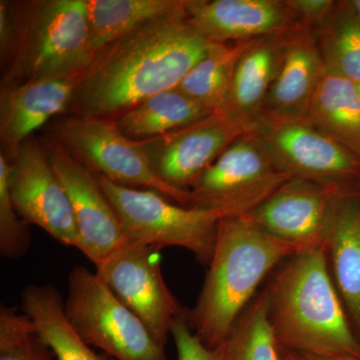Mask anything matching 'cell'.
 <instances>
[{"label": "cell", "mask_w": 360, "mask_h": 360, "mask_svg": "<svg viewBox=\"0 0 360 360\" xmlns=\"http://www.w3.org/2000/svg\"><path fill=\"white\" fill-rule=\"evenodd\" d=\"M186 0L97 52L80 77L70 108L111 118L179 86L210 42L187 20Z\"/></svg>", "instance_id": "6da1fadb"}, {"label": "cell", "mask_w": 360, "mask_h": 360, "mask_svg": "<svg viewBox=\"0 0 360 360\" xmlns=\"http://www.w3.org/2000/svg\"><path fill=\"white\" fill-rule=\"evenodd\" d=\"M328 262L323 248L286 260L265 290L272 328L279 345L297 354L360 356Z\"/></svg>", "instance_id": "7a4b0ae2"}, {"label": "cell", "mask_w": 360, "mask_h": 360, "mask_svg": "<svg viewBox=\"0 0 360 360\" xmlns=\"http://www.w3.org/2000/svg\"><path fill=\"white\" fill-rule=\"evenodd\" d=\"M300 252L248 219H221L202 290L187 321L210 348L226 340L265 276Z\"/></svg>", "instance_id": "3957f363"}, {"label": "cell", "mask_w": 360, "mask_h": 360, "mask_svg": "<svg viewBox=\"0 0 360 360\" xmlns=\"http://www.w3.org/2000/svg\"><path fill=\"white\" fill-rule=\"evenodd\" d=\"M13 35L2 85L82 75L94 58L84 0H40L13 6Z\"/></svg>", "instance_id": "277c9868"}, {"label": "cell", "mask_w": 360, "mask_h": 360, "mask_svg": "<svg viewBox=\"0 0 360 360\" xmlns=\"http://www.w3.org/2000/svg\"><path fill=\"white\" fill-rule=\"evenodd\" d=\"M96 175L115 208L129 243L191 251L198 262H212L219 221L217 212L172 202L158 191L123 186Z\"/></svg>", "instance_id": "5b68a950"}, {"label": "cell", "mask_w": 360, "mask_h": 360, "mask_svg": "<svg viewBox=\"0 0 360 360\" xmlns=\"http://www.w3.org/2000/svg\"><path fill=\"white\" fill-rule=\"evenodd\" d=\"M65 310L80 338L112 359L167 360L146 324L86 267L70 270Z\"/></svg>", "instance_id": "8992f818"}, {"label": "cell", "mask_w": 360, "mask_h": 360, "mask_svg": "<svg viewBox=\"0 0 360 360\" xmlns=\"http://www.w3.org/2000/svg\"><path fill=\"white\" fill-rule=\"evenodd\" d=\"M290 179L259 135L245 134L189 191V207L217 212L221 219H245Z\"/></svg>", "instance_id": "52a82bcc"}, {"label": "cell", "mask_w": 360, "mask_h": 360, "mask_svg": "<svg viewBox=\"0 0 360 360\" xmlns=\"http://www.w3.org/2000/svg\"><path fill=\"white\" fill-rule=\"evenodd\" d=\"M52 141L94 174L120 186L158 191L188 206L189 196L167 186L156 174L137 141L123 134L111 118L77 115L56 123Z\"/></svg>", "instance_id": "ba28073f"}, {"label": "cell", "mask_w": 360, "mask_h": 360, "mask_svg": "<svg viewBox=\"0 0 360 360\" xmlns=\"http://www.w3.org/2000/svg\"><path fill=\"white\" fill-rule=\"evenodd\" d=\"M160 250L127 241L96 265V274L165 347L184 311L163 278Z\"/></svg>", "instance_id": "9c48e42d"}, {"label": "cell", "mask_w": 360, "mask_h": 360, "mask_svg": "<svg viewBox=\"0 0 360 360\" xmlns=\"http://www.w3.org/2000/svg\"><path fill=\"white\" fill-rule=\"evenodd\" d=\"M8 184L14 207L59 243L78 248V232L70 198L52 167L46 149L27 139L9 161Z\"/></svg>", "instance_id": "30bf717a"}, {"label": "cell", "mask_w": 360, "mask_h": 360, "mask_svg": "<svg viewBox=\"0 0 360 360\" xmlns=\"http://www.w3.org/2000/svg\"><path fill=\"white\" fill-rule=\"evenodd\" d=\"M257 135L286 174L341 193H355L354 186L360 182L359 156L309 123H286Z\"/></svg>", "instance_id": "8fae6325"}, {"label": "cell", "mask_w": 360, "mask_h": 360, "mask_svg": "<svg viewBox=\"0 0 360 360\" xmlns=\"http://www.w3.org/2000/svg\"><path fill=\"white\" fill-rule=\"evenodd\" d=\"M245 134L236 123L213 113L184 129L139 142L158 177L189 196L205 170Z\"/></svg>", "instance_id": "7c38bea8"}, {"label": "cell", "mask_w": 360, "mask_h": 360, "mask_svg": "<svg viewBox=\"0 0 360 360\" xmlns=\"http://www.w3.org/2000/svg\"><path fill=\"white\" fill-rule=\"evenodd\" d=\"M345 193L292 177L245 219L298 251L326 250L336 202Z\"/></svg>", "instance_id": "4fadbf2b"}, {"label": "cell", "mask_w": 360, "mask_h": 360, "mask_svg": "<svg viewBox=\"0 0 360 360\" xmlns=\"http://www.w3.org/2000/svg\"><path fill=\"white\" fill-rule=\"evenodd\" d=\"M47 155L70 198L78 239L77 250L94 265L127 243L115 208L94 172L51 141Z\"/></svg>", "instance_id": "5bb4252c"}, {"label": "cell", "mask_w": 360, "mask_h": 360, "mask_svg": "<svg viewBox=\"0 0 360 360\" xmlns=\"http://www.w3.org/2000/svg\"><path fill=\"white\" fill-rule=\"evenodd\" d=\"M189 23L213 44H229L304 27L288 0H186Z\"/></svg>", "instance_id": "9a60e30c"}, {"label": "cell", "mask_w": 360, "mask_h": 360, "mask_svg": "<svg viewBox=\"0 0 360 360\" xmlns=\"http://www.w3.org/2000/svg\"><path fill=\"white\" fill-rule=\"evenodd\" d=\"M326 73L314 32L307 27L295 30L265 101L259 134L270 127L305 122Z\"/></svg>", "instance_id": "2e32d148"}, {"label": "cell", "mask_w": 360, "mask_h": 360, "mask_svg": "<svg viewBox=\"0 0 360 360\" xmlns=\"http://www.w3.org/2000/svg\"><path fill=\"white\" fill-rule=\"evenodd\" d=\"M82 75V73L2 85L0 139L7 160H13L33 132L53 116L70 108Z\"/></svg>", "instance_id": "e0dca14e"}, {"label": "cell", "mask_w": 360, "mask_h": 360, "mask_svg": "<svg viewBox=\"0 0 360 360\" xmlns=\"http://www.w3.org/2000/svg\"><path fill=\"white\" fill-rule=\"evenodd\" d=\"M293 32L267 35L250 44L238 60L224 105L215 113L236 123L246 134H259L265 101Z\"/></svg>", "instance_id": "ac0fdd59"}, {"label": "cell", "mask_w": 360, "mask_h": 360, "mask_svg": "<svg viewBox=\"0 0 360 360\" xmlns=\"http://www.w3.org/2000/svg\"><path fill=\"white\" fill-rule=\"evenodd\" d=\"M326 251L338 290L360 326V198L356 191L338 198Z\"/></svg>", "instance_id": "d6986e66"}, {"label": "cell", "mask_w": 360, "mask_h": 360, "mask_svg": "<svg viewBox=\"0 0 360 360\" xmlns=\"http://www.w3.org/2000/svg\"><path fill=\"white\" fill-rule=\"evenodd\" d=\"M21 307L58 360H108L96 354L72 328L63 295L51 284H30L21 292Z\"/></svg>", "instance_id": "ffe728a7"}, {"label": "cell", "mask_w": 360, "mask_h": 360, "mask_svg": "<svg viewBox=\"0 0 360 360\" xmlns=\"http://www.w3.org/2000/svg\"><path fill=\"white\" fill-rule=\"evenodd\" d=\"M305 122L360 158V96L355 82L326 71Z\"/></svg>", "instance_id": "44dd1931"}, {"label": "cell", "mask_w": 360, "mask_h": 360, "mask_svg": "<svg viewBox=\"0 0 360 360\" xmlns=\"http://www.w3.org/2000/svg\"><path fill=\"white\" fill-rule=\"evenodd\" d=\"M213 115L177 87L144 99L115 120L132 141H146L184 129Z\"/></svg>", "instance_id": "7402d4cb"}, {"label": "cell", "mask_w": 360, "mask_h": 360, "mask_svg": "<svg viewBox=\"0 0 360 360\" xmlns=\"http://www.w3.org/2000/svg\"><path fill=\"white\" fill-rule=\"evenodd\" d=\"M94 56L104 47L148 21L179 7L184 0H84Z\"/></svg>", "instance_id": "603a6c76"}, {"label": "cell", "mask_w": 360, "mask_h": 360, "mask_svg": "<svg viewBox=\"0 0 360 360\" xmlns=\"http://www.w3.org/2000/svg\"><path fill=\"white\" fill-rule=\"evenodd\" d=\"M255 39L213 44L177 89L213 113L224 105L241 56Z\"/></svg>", "instance_id": "cb8c5ba5"}, {"label": "cell", "mask_w": 360, "mask_h": 360, "mask_svg": "<svg viewBox=\"0 0 360 360\" xmlns=\"http://www.w3.org/2000/svg\"><path fill=\"white\" fill-rule=\"evenodd\" d=\"M314 34L326 71L359 84L360 25L349 1H336Z\"/></svg>", "instance_id": "d4e9b609"}, {"label": "cell", "mask_w": 360, "mask_h": 360, "mask_svg": "<svg viewBox=\"0 0 360 360\" xmlns=\"http://www.w3.org/2000/svg\"><path fill=\"white\" fill-rule=\"evenodd\" d=\"M224 345L226 360H283L269 319L266 290L243 310Z\"/></svg>", "instance_id": "484cf974"}, {"label": "cell", "mask_w": 360, "mask_h": 360, "mask_svg": "<svg viewBox=\"0 0 360 360\" xmlns=\"http://www.w3.org/2000/svg\"><path fill=\"white\" fill-rule=\"evenodd\" d=\"M34 321L14 307H0V360H53Z\"/></svg>", "instance_id": "4316f807"}, {"label": "cell", "mask_w": 360, "mask_h": 360, "mask_svg": "<svg viewBox=\"0 0 360 360\" xmlns=\"http://www.w3.org/2000/svg\"><path fill=\"white\" fill-rule=\"evenodd\" d=\"M11 163L0 155V255L18 259L27 255L32 245L30 224L14 207L9 191L8 176Z\"/></svg>", "instance_id": "83f0119b"}, {"label": "cell", "mask_w": 360, "mask_h": 360, "mask_svg": "<svg viewBox=\"0 0 360 360\" xmlns=\"http://www.w3.org/2000/svg\"><path fill=\"white\" fill-rule=\"evenodd\" d=\"M170 335L176 345L179 360H226L224 343L219 347H206L189 326L186 312L177 317Z\"/></svg>", "instance_id": "f1b7e54d"}, {"label": "cell", "mask_w": 360, "mask_h": 360, "mask_svg": "<svg viewBox=\"0 0 360 360\" xmlns=\"http://www.w3.org/2000/svg\"><path fill=\"white\" fill-rule=\"evenodd\" d=\"M298 20L304 27L314 32L333 11V0H288Z\"/></svg>", "instance_id": "f546056e"}, {"label": "cell", "mask_w": 360, "mask_h": 360, "mask_svg": "<svg viewBox=\"0 0 360 360\" xmlns=\"http://www.w3.org/2000/svg\"><path fill=\"white\" fill-rule=\"evenodd\" d=\"M298 355L302 360H360V356H352V355H336V356H317V355L303 354H298Z\"/></svg>", "instance_id": "4dcf8cb0"}, {"label": "cell", "mask_w": 360, "mask_h": 360, "mask_svg": "<svg viewBox=\"0 0 360 360\" xmlns=\"http://www.w3.org/2000/svg\"><path fill=\"white\" fill-rule=\"evenodd\" d=\"M281 359L283 360H302L300 359V355L292 350L285 349V348L281 347Z\"/></svg>", "instance_id": "1f68e13d"}, {"label": "cell", "mask_w": 360, "mask_h": 360, "mask_svg": "<svg viewBox=\"0 0 360 360\" xmlns=\"http://www.w3.org/2000/svg\"><path fill=\"white\" fill-rule=\"evenodd\" d=\"M348 1H349L350 7L360 25V0H348Z\"/></svg>", "instance_id": "d6a6232c"}, {"label": "cell", "mask_w": 360, "mask_h": 360, "mask_svg": "<svg viewBox=\"0 0 360 360\" xmlns=\"http://www.w3.org/2000/svg\"><path fill=\"white\" fill-rule=\"evenodd\" d=\"M357 87H359V96H360V84H357Z\"/></svg>", "instance_id": "836d02e7"}]
</instances>
